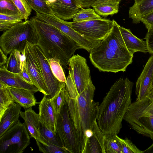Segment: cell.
Returning a JSON list of instances; mask_svg holds the SVG:
<instances>
[{
  "mask_svg": "<svg viewBox=\"0 0 153 153\" xmlns=\"http://www.w3.org/2000/svg\"><path fill=\"white\" fill-rule=\"evenodd\" d=\"M133 83L121 77L111 86L99 107L98 126L106 136L117 135L122 128L124 115L131 103Z\"/></svg>",
  "mask_w": 153,
  "mask_h": 153,
  "instance_id": "cell-1",
  "label": "cell"
},
{
  "mask_svg": "<svg viewBox=\"0 0 153 153\" xmlns=\"http://www.w3.org/2000/svg\"><path fill=\"white\" fill-rule=\"evenodd\" d=\"M113 26L108 35L90 53L92 65L100 71L124 72L132 62L133 54L127 49L119 25L113 19Z\"/></svg>",
  "mask_w": 153,
  "mask_h": 153,
  "instance_id": "cell-2",
  "label": "cell"
},
{
  "mask_svg": "<svg viewBox=\"0 0 153 153\" xmlns=\"http://www.w3.org/2000/svg\"><path fill=\"white\" fill-rule=\"evenodd\" d=\"M30 20L38 35L37 45L46 58L57 60L62 67L67 68L69 59L77 50L82 49L81 47L56 27L36 16Z\"/></svg>",
  "mask_w": 153,
  "mask_h": 153,
  "instance_id": "cell-3",
  "label": "cell"
},
{
  "mask_svg": "<svg viewBox=\"0 0 153 153\" xmlns=\"http://www.w3.org/2000/svg\"><path fill=\"white\" fill-rule=\"evenodd\" d=\"M95 90L91 81L75 98L70 97L67 88L65 91V99L70 115L82 144L84 132L87 129H92L98 115L99 103L93 100Z\"/></svg>",
  "mask_w": 153,
  "mask_h": 153,
  "instance_id": "cell-4",
  "label": "cell"
},
{
  "mask_svg": "<svg viewBox=\"0 0 153 153\" xmlns=\"http://www.w3.org/2000/svg\"><path fill=\"white\" fill-rule=\"evenodd\" d=\"M123 120L137 133L153 141V100L149 97L131 102Z\"/></svg>",
  "mask_w": 153,
  "mask_h": 153,
  "instance_id": "cell-5",
  "label": "cell"
},
{
  "mask_svg": "<svg viewBox=\"0 0 153 153\" xmlns=\"http://www.w3.org/2000/svg\"><path fill=\"white\" fill-rule=\"evenodd\" d=\"M27 42L32 45H37L38 42L37 33L30 20L5 31L0 37V49L7 56L14 50L22 53Z\"/></svg>",
  "mask_w": 153,
  "mask_h": 153,
  "instance_id": "cell-6",
  "label": "cell"
},
{
  "mask_svg": "<svg viewBox=\"0 0 153 153\" xmlns=\"http://www.w3.org/2000/svg\"><path fill=\"white\" fill-rule=\"evenodd\" d=\"M56 132L68 153H81L82 143L70 115L67 102L57 114Z\"/></svg>",
  "mask_w": 153,
  "mask_h": 153,
  "instance_id": "cell-7",
  "label": "cell"
},
{
  "mask_svg": "<svg viewBox=\"0 0 153 153\" xmlns=\"http://www.w3.org/2000/svg\"><path fill=\"white\" fill-rule=\"evenodd\" d=\"M20 121L0 137V153H22L30 144V137Z\"/></svg>",
  "mask_w": 153,
  "mask_h": 153,
  "instance_id": "cell-8",
  "label": "cell"
},
{
  "mask_svg": "<svg viewBox=\"0 0 153 153\" xmlns=\"http://www.w3.org/2000/svg\"><path fill=\"white\" fill-rule=\"evenodd\" d=\"M72 27L85 38L93 41H100L110 32L113 21L101 18L81 22H71Z\"/></svg>",
  "mask_w": 153,
  "mask_h": 153,
  "instance_id": "cell-9",
  "label": "cell"
},
{
  "mask_svg": "<svg viewBox=\"0 0 153 153\" xmlns=\"http://www.w3.org/2000/svg\"><path fill=\"white\" fill-rule=\"evenodd\" d=\"M36 17L56 27L76 42L82 49L90 53L101 42L93 41L85 38L72 27L71 22L66 21L53 14H46L36 13Z\"/></svg>",
  "mask_w": 153,
  "mask_h": 153,
  "instance_id": "cell-10",
  "label": "cell"
},
{
  "mask_svg": "<svg viewBox=\"0 0 153 153\" xmlns=\"http://www.w3.org/2000/svg\"><path fill=\"white\" fill-rule=\"evenodd\" d=\"M69 73L76 90L77 96L87 87L91 80L90 69L85 58L77 54L69 60Z\"/></svg>",
  "mask_w": 153,
  "mask_h": 153,
  "instance_id": "cell-11",
  "label": "cell"
},
{
  "mask_svg": "<svg viewBox=\"0 0 153 153\" xmlns=\"http://www.w3.org/2000/svg\"><path fill=\"white\" fill-rule=\"evenodd\" d=\"M33 53L40 67L41 74L49 92V98L56 94L65 83L60 82L54 75L48 59L36 44H31Z\"/></svg>",
  "mask_w": 153,
  "mask_h": 153,
  "instance_id": "cell-12",
  "label": "cell"
},
{
  "mask_svg": "<svg viewBox=\"0 0 153 153\" xmlns=\"http://www.w3.org/2000/svg\"><path fill=\"white\" fill-rule=\"evenodd\" d=\"M31 44L27 42L25 53L27 69L35 85L44 95L49 96L50 94L44 80L41 70L37 60L32 51Z\"/></svg>",
  "mask_w": 153,
  "mask_h": 153,
  "instance_id": "cell-13",
  "label": "cell"
},
{
  "mask_svg": "<svg viewBox=\"0 0 153 153\" xmlns=\"http://www.w3.org/2000/svg\"><path fill=\"white\" fill-rule=\"evenodd\" d=\"M153 88V54L150 56L136 83V101L147 97Z\"/></svg>",
  "mask_w": 153,
  "mask_h": 153,
  "instance_id": "cell-14",
  "label": "cell"
},
{
  "mask_svg": "<svg viewBox=\"0 0 153 153\" xmlns=\"http://www.w3.org/2000/svg\"><path fill=\"white\" fill-rule=\"evenodd\" d=\"M48 5L54 15L64 20L73 19L82 8L76 0H56Z\"/></svg>",
  "mask_w": 153,
  "mask_h": 153,
  "instance_id": "cell-15",
  "label": "cell"
},
{
  "mask_svg": "<svg viewBox=\"0 0 153 153\" xmlns=\"http://www.w3.org/2000/svg\"><path fill=\"white\" fill-rule=\"evenodd\" d=\"M39 109L40 123L50 130L56 132L57 114L54 110L50 98L44 95L39 102Z\"/></svg>",
  "mask_w": 153,
  "mask_h": 153,
  "instance_id": "cell-16",
  "label": "cell"
},
{
  "mask_svg": "<svg viewBox=\"0 0 153 153\" xmlns=\"http://www.w3.org/2000/svg\"><path fill=\"white\" fill-rule=\"evenodd\" d=\"M0 81L7 86L31 91L34 93L39 91L34 85L30 84L24 80L18 73L7 71L5 65L0 67Z\"/></svg>",
  "mask_w": 153,
  "mask_h": 153,
  "instance_id": "cell-17",
  "label": "cell"
},
{
  "mask_svg": "<svg viewBox=\"0 0 153 153\" xmlns=\"http://www.w3.org/2000/svg\"><path fill=\"white\" fill-rule=\"evenodd\" d=\"M119 27L125 44L128 50L133 54L135 52H149L146 41L134 36L130 29L119 25Z\"/></svg>",
  "mask_w": 153,
  "mask_h": 153,
  "instance_id": "cell-18",
  "label": "cell"
},
{
  "mask_svg": "<svg viewBox=\"0 0 153 153\" xmlns=\"http://www.w3.org/2000/svg\"><path fill=\"white\" fill-rule=\"evenodd\" d=\"M22 106L13 102L0 118V137L19 122Z\"/></svg>",
  "mask_w": 153,
  "mask_h": 153,
  "instance_id": "cell-19",
  "label": "cell"
},
{
  "mask_svg": "<svg viewBox=\"0 0 153 153\" xmlns=\"http://www.w3.org/2000/svg\"><path fill=\"white\" fill-rule=\"evenodd\" d=\"M20 116L24 120V123L30 137L33 138L36 140L39 139L40 137V124L39 114L36 113L30 107L24 112L21 111Z\"/></svg>",
  "mask_w": 153,
  "mask_h": 153,
  "instance_id": "cell-20",
  "label": "cell"
},
{
  "mask_svg": "<svg viewBox=\"0 0 153 153\" xmlns=\"http://www.w3.org/2000/svg\"><path fill=\"white\" fill-rule=\"evenodd\" d=\"M14 102L19 104L25 110L36 104L34 93L30 90L7 86Z\"/></svg>",
  "mask_w": 153,
  "mask_h": 153,
  "instance_id": "cell-21",
  "label": "cell"
},
{
  "mask_svg": "<svg viewBox=\"0 0 153 153\" xmlns=\"http://www.w3.org/2000/svg\"><path fill=\"white\" fill-rule=\"evenodd\" d=\"M153 11V0H142L137 4H134L129 8V18L135 24L140 23L142 18Z\"/></svg>",
  "mask_w": 153,
  "mask_h": 153,
  "instance_id": "cell-22",
  "label": "cell"
},
{
  "mask_svg": "<svg viewBox=\"0 0 153 153\" xmlns=\"http://www.w3.org/2000/svg\"><path fill=\"white\" fill-rule=\"evenodd\" d=\"M119 1L106 2L93 6L97 14L100 16L107 17L117 13L119 11Z\"/></svg>",
  "mask_w": 153,
  "mask_h": 153,
  "instance_id": "cell-23",
  "label": "cell"
},
{
  "mask_svg": "<svg viewBox=\"0 0 153 153\" xmlns=\"http://www.w3.org/2000/svg\"><path fill=\"white\" fill-rule=\"evenodd\" d=\"M0 118L9 107L13 104L14 100L7 86L0 81Z\"/></svg>",
  "mask_w": 153,
  "mask_h": 153,
  "instance_id": "cell-24",
  "label": "cell"
},
{
  "mask_svg": "<svg viewBox=\"0 0 153 153\" xmlns=\"http://www.w3.org/2000/svg\"><path fill=\"white\" fill-rule=\"evenodd\" d=\"M104 153H122L121 146L117 135H105L104 142Z\"/></svg>",
  "mask_w": 153,
  "mask_h": 153,
  "instance_id": "cell-25",
  "label": "cell"
},
{
  "mask_svg": "<svg viewBox=\"0 0 153 153\" xmlns=\"http://www.w3.org/2000/svg\"><path fill=\"white\" fill-rule=\"evenodd\" d=\"M21 52L17 50L13 51L10 54L5 65L6 69L9 71L19 73L22 71L20 68Z\"/></svg>",
  "mask_w": 153,
  "mask_h": 153,
  "instance_id": "cell-26",
  "label": "cell"
},
{
  "mask_svg": "<svg viewBox=\"0 0 153 153\" xmlns=\"http://www.w3.org/2000/svg\"><path fill=\"white\" fill-rule=\"evenodd\" d=\"M39 132L40 137L56 146L65 149L60 138L56 133L50 130L41 123Z\"/></svg>",
  "mask_w": 153,
  "mask_h": 153,
  "instance_id": "cell-27",
  "label": "cell"
},
{
  "mask_svg": "<svg viewBox=\"0 0 153 153\" xmlns=\"http://www.w3.org/2000/svg\"><path fill=\"white\" fill-rule=\"evenodd\" d=\"M39 151L44 153H68L64 148L56 146L42 138L36 140Z\"/></svg>",
  "mask_w": 153,
  "mask_h": 153,
  "instance_id": "cell-28",
  "label": "cell"
},
{
  "mask_svg": "<svg viewBox=\"0 0 153 153\" xmlns=\"http://www.w3.org/2000/svg\"><path fill=\"white\" fill-rule=\"evenodd\" d=\"M102 18L94 9L90 8L85 9L82 8L80 10L73 18V22H81Z\"/></svg>",
  "mask_w": 153,
  "mask_h": 153,
  "instance_id": "cell-29",
  "label": "cell"
},
{
  "mask_svg": "<svg viewBox=\"0 0 153 153\" xmlns=\"http://www.w3.org/2000/svg\"><path fill=\"white\" fill-rule=\"evenodd\" d=\"M32 10L36 13L46 14L53 13L48 5L46 0H25Z\"/></svg>",
  "mask_w": 153,
  "mask_h": 153,
  "instance_id": "cell-30",
  "label": "cell"
},
{
  "mask_svg": "<svg viewBox=\"0 0 153 153\" xmlns=\"http://www.w3.org/2000/svg\"><path fill=\"white\" fill-rule=\"evenodd\" d=\"M81 153H102L99 142L94 134L85 142L82 148Z\"/></svg>",
  "mask_w": 153,
  "mask_h": 153,
  "instance_id": "cell-31",
  "label": "cell"
},
{
  "mask_svg": "<svg viewBox=\"0 0 153 153\" xmlns=\"http://www.w3.org/2000/svg\"><path fill=\"white\" fill-rule=\"evenodd\" d=\"M66 89L65 83L58 93L50 98L54 110L57 114L60 113L62 107L66 102L65 96Z\"/></svg>",
  "mask_w": 153,
  "mask_h": 153,
  "instance_id": "cell-32",
  "label": "cell"
},
{
  "mask_svg": "<svg viewBox=\"0 0 153 153\" xmlns=\"http://www.w3.org/2000/svg\"><path fill=\"white\" fill-rule=\"evenodd\" d=\"M52 72L56 78L60 82L65 83L66 79L62 66L57 60L48 59Z\"/></svg>",
  "mask_w": 153,
  "mask_h": 153,
  "instance_id": "cell-33",
  "label": "cell"
},
{
  "mask_svg": "<svg viewBox=\"0 0 153 153\" xmlns=\"http://www.w3.org/2000/svg\"><path fill=\"white\" fill-rule=\"evenodd\" d=\"M0 13L21 16L12 0H0Z\"/></svg>",
  "mask_w": 153,
  "mask_h": 153,
  "instance_id": "cell-34",
  "label": "cell"
},
{
  "mask_svg": "<svg viewBox=\"0 0 153 153\" xmlns=\"http://www.w3.org/2000/svg\"><path fill=\"white\" fill-rule=\"evenodd\" d=\"M118 138L121 146L122 153H143V151L138 148L128 138L123 139L118 136Z\"/></svg>",
  "mask_w": 153,
  "mask_h": 153,
  "instance_id": "cell-35",
  "label": "cell"
},
{
  "mask_svg": "<svg viewBox=\"0 0 153 153\" xmlns=\"http://www.w3.org/2000/svg\"><path fill=\"white\" fill-rule=\"evenodd\" d=\"M25 21L27 20L32 9L25 0H12Z\"/></svg>",
  "mask_w": 153,
  "mask_h": 153,
  "instance_id": "cell-36",
  "label": "cell"
},
{
  "mask_svg": "<svg viewBox=\"0 0 153 153\" xmlns=\"http://www.w3.org/2000/svg\"><path fill=\"white\" fill-rule=\"evenodd\" d=\"M122 0H76L79 5L83 8H89L101 3L109 1H119Z\"/></svg>",
  "mask_w": 153,
  "mask_h": 153,
  "instance_id": "cell-37",
  "label": "cell"
},
{
  "mask_svg": "<svg viewBox=\"0 0 153 153\" xmlns=\"http://www.w3.org/2000/svg\"><path fill=\"white\" fill-rule=\"evenodd\" d=\"M148 31L145 37L149 52L153 54V27L147 29Z\"/></svg>",
  "mask_w": 153,
  "mask_h": 153,
  "instance_id": "cell-38",
  "label": "cell"
},
{
  "mask_svg": "<svg viewBox=\"0 0 153 153\" xmlns=\"http://www.w3.org/2000/svg\"><path fill=\"white\" fill-rule=\"evenodd\" d=\"M23 22L22 20L15 21L0 20V31H6Z\"/></svg>",
  "mask_w": 153,
  "mask_h": 153,
  "instance_id": "cell-39",
  "label": "cell"
},
{
  "mask_svg": "<svg viewBox=\"0 0 153 153\" xmlns=\"http://www.w3.org/2000/svg\"><path fill=\"white\" fill-rule=\"evenodd\" d=\"M147 29L153 27V11L143 16L141 19Z\"/></svg>",
  "mask_w": 153,
  "mask_h": 153,
  "instance_id": "cell-40",
  "label": "cell"
},
{
  "mask_svg": "<svg viewBox=\"0 0 153 153\" xmlns=\"http://www.w3.org/2000/svg\"><path fill=\"white\" fill-rule=\"evenodd\" d=\"M24 19L21 15H7L0 13V20L15 21L22 20Z\"/></svg>",
  "mask_w": 153,
  "mask_h": 153,
  "instance_id": "cell-41",
  "label": "cell"
},
{
  "mask_svg": "<svg viewBox=\"0 0 153 153\" xmlns=\"http://www.w3.org/2000/svg\"><path fill=\"white\" fill-rule=\"evenodd\" d=\"M19 74L21 77L27 82L30 84L33 85L27 69L26 63L24 65L21 72Z\"/></svg>",
  "mask_w": 153,
  "mask_h": 153,
  "instance_id": "cell-42",
  "label": "cell"
},
{
  "mask_svg": "<svg viewBox=\"0 0 153 153\" xmlns=\"http://www.w3.org/2000/svg\"><path fill=\"white\" fill-rule=\"evenodd\" d=\"M0 67L5 65L6 63L8 58L1 49H0Z\"/></svg>",
  "mask_w": 153,
  "mask_h": 153,
  "instance_id": "cell-43",
  "label": "cell"
},
{
  "mask_svg": "<svg viewBox=\"0 0 153 153\" xmlns=\"http://www.w3.org/2000/svg\"><path fill=\"white\" fill-rule=\"evenodd\" d=\"M143 151V153H153V143L148 148Z\"/></svg>",
  "mask_w": 153,
  "mask_h": 153,
  "instance_id": "cell-44",
  "label": "cell"
},
{
  "mask_svg": "<svg viewBox=\"0 0 153 153\" xmlns=\"http://www.w3.org/2000/svg\"><path fill=\"white\" fill-rule=\"evenodd\" d=\"M148 97L153 100V88L150 90Z\"/></svg>",
  "mask_w": 153,
  "mask_h": 153,
  "instance_id": "cell-45",
  "label": "cell"
},
{
  "mask_svg": "<svg viewBox=\"0 0 153 153\" xmlns=\"http://www.w3.org/2000/svg\"><path fill=\"white\" fill-rule=\"evenodd\" d=\"M47 1V3L48 5L49 4H52L56 0H46Z\"/></svg>",
  "mask_w": 153,
  "mask_h": 153,
  "instance_id": "cell-46",
  "label": "cell"
},
{
  "mask_svg": "<svg viewBox=\"0 0 153 153\" xmlns=\"http://www.w3.org/2000/svg\"><path fill=\"white\" fill-rule=\"evenodd\" d=\"M134 4H136L142 0H134Z\"/></svg>",
  "mask_w": 153,
  "mask_h": 153,
  "instance_id": "cell-47",
  "label": "cell"
}]
</instances>
